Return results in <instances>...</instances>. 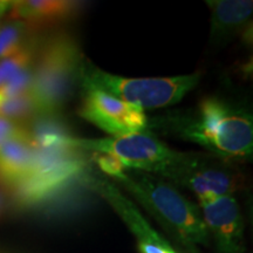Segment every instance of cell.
Here are the masks:
<instances>
[{
	"label": "cell",
	"mask_w": 253,
	"mask_h": 253,
	"mask_svg": "<svg viewBox=\"0 0 253 253\" xmlns=\"http://www.w3.org/2000/svg\"><path fill=\"white\" fill-rule=\"evenodd\" d=\"M27 128L21 125L20 122L13 121L0 116V148L8 141L15 137L26 134Z\"/></svg>",
	"instance_id": "cell-17"
},
{
	"label": "cell",
	"mask_w": 253,
	"mask_h": 253,
	"mask_svg": "<svg viewBox=\"0 0 253 253\" xmlns=\"http://www.w3.org/2000/svg\"><path fill=\"white\" fill-rule=\"evenodd\" d=\"M34 53L36 48L33 43L8 58L0 60V87L9 79L15 77L18 73L31 67L34 60Z\"/></svg>",
	"instance_id": "cell-15"
},
{
	"label": "cell",
	"mask_w": 253,
	"mask_h": 253,
	"mask_svg": "<svg viewBox=\"0 0 253 253\" xmlns=\"http://www.w3.org/2000/svg\"><path fill=\"white\" fill-rule=\"evenodd\" d=\"M89 154L91 162L97 164L101 171L107 173V175L112 177L113 179L119 178V177H121L123 175V172H125L126 169L123 168L121 162H120L118 158L107 154Z\"/></svg>",
	"instance_id": "cell-16"
},
{
	"label": "cell",
	"mask_w": 253,
	"mask_h": 253,
	"mask_svg": "<svg viewBox=\"0 0 253 253\" xmlns=\"http://www.w3.org/2000/svg\"><path fill=\"white\" fill-rule=\"evenodd\" d=\"M209 238H212L218 253H244V221L238 202L224 196L201 202Z\"/></svg>",
	"instance_id": "cell-9"
},
{
	"label": "cell",
	"mask_w": 253,
	"mask_h": 253,
	"mask_svg": "<svg viewBox=\"0 0 253 253\" xmlns=\"http://www.w3.org/2000/svg\"><path fill=\"white\" fill-rule=\"evenodd\" d=\"M36 30L20 20L9 19L0 28V60L20 52L21 49L33 45L34 40L31 36Z\"/></svg>",
	"instance_id": "cell-13"
},
{
	"label": "cell",
	"mask_w": 253,
	"mask_h": 253,
	"mask_svg": "<svg viewBox=\"0 0 253 253\" xmlns=\"http://www.w3.org/2000/svg\"><path fill=\"white\" fill-rule=\"evenodd\" d=\"M90 156L67 144L36 148L26 178L13 190L23 203H40L59 197L82 179L89 169Z\"/></svg>",
	"instance_id": "cell-5"
},
{
	"label": "cell",
	"mask_w": 253,
	"mask_h": 253,
	"mask_svg": "<svg viewBox=\"0 0 253 253\" xmlns=\"http://www.w3.org/2000/svg\"><path fill=\"white\" fill-rule=\"evenodd\" d=\"M84 56L74 38L58 33L42 46L30 93L40 115L56 114L72 97L80 84Z\"/></svg>",
	"instance_id": "cell-3"
},
{
	"label": "cell",
	"mask_w": 253,
	"mask_h": 253,
	"mask_svg": "<svg viewBox=\"0 0 253 253\" xmlns=\"http://www.w3.org/2000/svg\"><path fill=\"white\" fill-rule=\"evenodd\" d=\"M34 114L39 113H38L37 104L30 91L0 102V116L1 118L18 122V120L31 118Z\"/></svg>",
	"instance_id": "cell-14"
},
{
	"label": "cell",
	"mask_w": 253,
	"mask_h": 253,
	"mask_svg": "<svg viewBox=\"0 0 253 253\" xmlns=\"http://www.w3.org/2000/svg\"><path fill=\"white\" fill-rule=\"evenodd\" d=\"M66 144L90 154L110 155L118 158L125 169L158 176H164L179 155V151L170 149L162 141L145 131L99 140L72 136L66 141Z\"/></svg>",
	"instance_id": "cell-7"
},
{
	"label": "cell",
	"mask_w": 253,
	"mask_h": 253,
	"mask_svg": "<svg viewBox=\"0 0 253 253\" xmlns=\"http://www.w3.org/2000/svg\"><path fill=\"white\" fill-rule=\"evenodd\" d=\"M11 4L12 1H0V21H1V18L4 17V14L9 11Z\"/></svg>",
	"instance_id": "cell-18"
},
{
	"label": "cell",
	"mask_w": 253,
	"mask_h": 253,
	"mask_svg": "<svg viewBox=\"0 0 253 253\" xmlns=\"http://www.w3.org/2000/svg\"><path fill=\"white\" fill-rule=\"evenodd\" d=\"M211 12L210 42L220 46L238 34H246L252 17L251 0H211L207 1Z\"/></svg>",
	"instance_id": "cell-10"
},
{
	"label": "cell",
	"mask_w": 253,
	"mask_h": 253,
	"mask_svg": "<svg viewBox=\"0 0 253 253\" xmlns=\"http://www.w3.org/2000/svg\"><path fill=\"white\" fill-rule=\"evenodd\" d=\"M114 181L121 184L189 253H198L199 245L210 244L201 209L161 176L126 169Z\"/></svg>",
	"instance_id": "cell-2"
},
{
	"label": "cell",
	"mask_w": 253,
	"mask_h": 253,
	"mask_svg": "<svg viewBox=\"0 0 253 253\" xmlns=\"http://www.w3.org/2000/svg\"><path fill=\"white\" fill-rule=\"evenodd\" d=\"M148 128L201 145L210 155L232 163L252 157V115L239 104L220 97H205L192 110L150 120Z\"/></svg>",
	"instance_id": "cell-1"
},
{
	"label": "cell",
	"mask_w": 253,
	"mask_h": 253,
	"mask_svg": "<svg viewBox=\"0 0 253 253\" xmlns=\"http://www.w3.org/2000/svg\"><path fill=\"white\" fill-rule=\"evenodd\" d=\"M1 205H2V197L1 195H0V209H1Z\"/></svg>",
	"instance_id": "cell-19"
},
{
	"label": "cell",
	"mask_w": 253,
	"mask_h": 253,
	"mask_svg": "<svg viewBox=\"0 0 253 253\" xmlns=\"http://www.w3.org/2000/svg\"><path fill=\"white\" fill-rule=\"evenodd\" d=\"M201 79V72L171 78H123L102 71L89 60H84L79 86L82 90H102L142 109H156L178 103Z\"/></svg>",
	"instance_id": "cell-4"
},
{
	"label": "cell",
	"mask_w": 253,
	"mask_h": 253,
	"mask_svg": "<svg viewBox=\"0 0 253 253\" xmlns=\"http://www.w3.org/2000/svg\"><path fill=\"white\" fill-rule=\"evenodd\" d=\"M166 178L195 192L201 202L231 196L246 184L236 164L210 154L181 153Z\"/></svg>",
	"instance_id": "cell-6"
},
{
	"label": "cell",
	"mask_w": 253,
	"mask_h": 253,
	"mask_svg": "<svg viewBox=\"0 0 253 253\" xmlns=\"http://www.w3.org/2000/svg\"><path fill=\"white\" fill-rule=\"evenodd\" d=\"M81 7V2L67 0H19L12 1L8 14L38 31L71 20Z\"/></svg>",
	"instance_id": "cell-11"
},
{
	"label": "cell",
	"mask_w": 253,
	"mask_h": 253,
	"mask_svg": "<svg viewBox=\"0 0 253 253\" xmlns=\"http://www.w3.org/2000/svg\"><path fill=\"white\" fill-rule=\"evenodd\" d=\"M36 148L28 130L0 148V178L5 184L14 189L26 178Z\"/></svg>",
	"instance_id": "cell-12"
},
{
	"label": "cell",
	"mask_w": 253,
	"mask_h": 253,
	"mask_svg": "<svg viewBox=\"0 0 253 253\" xmlns=\"http://www.w3.org/2000/svg\"><path fill=\"white\" fill-rule=\"evenodd\" d=\"M79 115L113 137L148 129V119L140 106L116 99L102 90H84Z\"/></svg>",
	"instance_id": "cell-8"
}]
</instances>
